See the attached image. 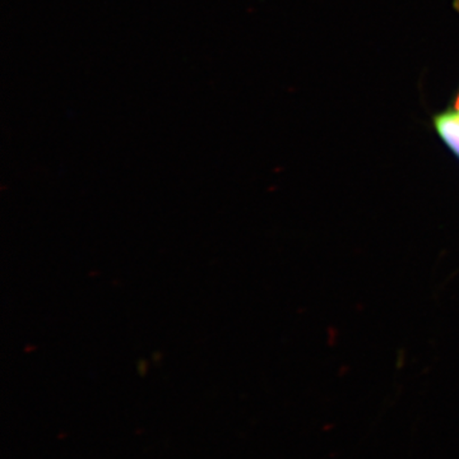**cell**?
I'll list each match as a JSON object with an SVG mask.
<instances>
[{"label": "cell", "mask_w": 459, "mask_h": 459, "mask_svg": "<svg viewBox=\"0 0 459 459\" xmlns=\"http://www.w3.org/2000/svg\"><path fill=\"white\" fill-rule=\"evenodd\" d=\"M435 128L443 141L459 157V113H446L435 119Z\"/></svg>", "instance_id": "6da1fadb"}, {"label": "cell", "mask_w": 459, "mask_h": 459, "mask_svg": "<svg viewBox=\"0 0 459 459\" xmlns=\"http://www.w3.org/2000/svg\"><path fill=\"white\" fill-rule=\"evenodd\" d=\"M455 110H457L459 113V93L457 100H455Z\"/></svg>", "instance_id": "7a4b0ae2"}]
</instances>
